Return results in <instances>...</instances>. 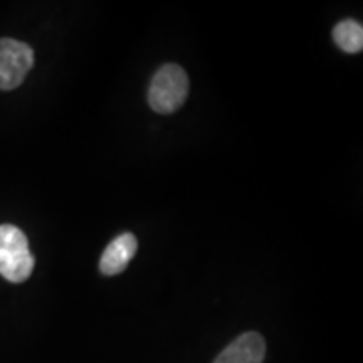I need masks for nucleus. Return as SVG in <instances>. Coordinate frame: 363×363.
<instances>
[{"label": "nucleus", "mask_w": 363, "mask_h": 363, "mask_svg": "<svg viewBox=\"0 0 363 363\" xmlns=\"http://www.w3.org/2000/svg\"><path fill=\"white\" fill-rule=\"evenodd\" d=\"M333 40L342 51L357 54L363 49V27L357 21H342L335 26Z\"/></svg>", "instance_id": "nucleus-6"}, {"label": "nucleus", "mask_w": 363, "mask_h": 363, "mask_svg": "<svg viewBox=\"0 0 363 363\" xmlns=\"http://www.w3.org/2000/svg\"><path fill=\"white\" fill-rule=\"evenodd\" d=\"M189 76L180 66H162L150 83V108L160 115H170L185 103L189 96Z\"/></svg>", "instance_id": "nucleus-2"}, {"label": "nucleus", "mask_w": 363, "mask_h": 363, "mask_svg": "<svg viewBox=\"0 0 363 363\" xmlns=\"http://www.w3.org/2000/svg\"><path fill=\"white\" fill-rule=\"evenodd\" d=\"M266 357V342L256 331H247L235 338L219 353L214 363H262Z\"/></svg>", "instance_id": "nucleus-4"}, {"label": "nucleus", "mask_w": 363, "mask_h": 363, "mask_svg": "<svg viewBox=\"0 0 363 363\" xmlns=\"http://www.w3.org/2000/svg\"><path fill=\"white\" fill-rule=\"evenodd\" d=\"M34 66V51L16 39H0V89L11 91L24 83Z\"/></svg>", "instance_id": "nucleus-3"}, {"label": "nucleus", "mask_w": 363, "mask_h": 363, "mask_svg": "<svg viewBox=\"0 0 363 363\" xmlns=\"http://www.w3.org/2000/svg\"><path fill=\"white\" fill-rule=\"evenodd\" d=\"M29 240L19 227L0 225V276L11 283H24L34 271Z\"/></svg>", "instance_id": "nucleus-1"}, {"label": "nucleus", "mask_w": 363, "mask_h": 363, "mask_svg": "<svg viewBox=\"0 0 363 363\" xmlns=\"http://www.w3.org/2000/svg\"><path fill=\"white\" fill-rule=\"evenodd\" d=\"M136 249H138V240L133 234L125 233L118 235L116 239L111 240L110 246L104 249L101 259H99V271L104 276L120 274L135 257Z\"/></svg>", "instance_id": "nucleus-5"}]
</instances>
